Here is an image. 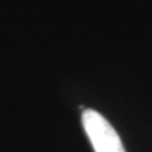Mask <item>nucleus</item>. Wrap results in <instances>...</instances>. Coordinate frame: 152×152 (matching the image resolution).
I'll list each match as a JSON object with an SVG mask.
<instances>
[{"label": "nucleus", "instance_id": "f257e3e1", "mask_svg": "<svg viewBox=\"0 0 152 152\" xmlns=\"http://www.w3.org/2000/svg\"><path fill=\"white\" fill-rule=\"evenodd\" d=\"M82 124L94 152H125L117 131L96 110H83Z\"/></svg>", "mask_w": 152, "mask_h": 152}]
</instances>
